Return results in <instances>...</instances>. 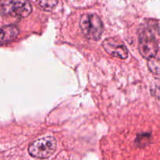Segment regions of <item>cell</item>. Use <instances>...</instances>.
I'll use <instances>...</instances> for the list:
<instances>
[{
    "mask_svg": "<svg viewBox=\"0 0 160 160\" xmlns=\"http://www.w3.org/2000/svg\"><path fill=\"white\" fill-rule=\"evenodd\" d=\"M135 142L139 146H145L147 145V143H148V142H149V134H139L137 137V138H136Z\"/></svg>",
    "mask_w": 160,
    "mask_h": 160,
    "instance_id": "9",
    "label": "cell"
},
{
    "mask_svg": "<svg viewBox=\"0 0 160 160\" xmlns=\"http://www.w3.org/2000/svg\"><path fill=\"white\" fill-rule=\"evenodd\" d=\"M148 69L153 73L159 74L160 73V58H156V56L148 59Z\"/></svg>",
    "mask_w": 160,
    "mask_h": 160,
    "instance_id": "8",
    "label": "cell"
},
{
    "mask_svg": "<svg viewBox=\"0 0 160 160\" xmlns=\"http://www.w3.org/2000/svg\"><path fill=\"white\" fill-rule=\"evenodd\" d=\"M80 28L84 37L89 40L98 41L104 31L101 18L97 14H84L80 19Z\"/></svg>",
    "mask_w": 160,
    "mask_h": 160,
    "instance_id": "2",
    "label": "cell"
},
{
    "mask_svg": "<svg viewBox=\"0 0 160 160\" xmlns=\"http://www.w3.org/2000/svg\"><path fill=\"white\" fill-rule=\"evenodd\" d=\"M102 47L105 51L110 56L126 59L128 57V49L120 40L115 38H109L103 41Z\"/></svg>",
    "mask_w": 160,
    "mask_h": 160,
    "instance_id": "5",
    "label": "cell"
},
{
    "mask_svg": "<svg viewBox=\"0 0 160 160\" xmlns=\"http://www.w3.org/2000/svg\"><path fill=\"white\" fill-rule=\"evenodd\" d=\"M32 11V6L28 0H6L1 3L2 15L6 14L14 18H25Z\"/></svg>",
    "mask_w": 160,
    "mask_h": 160,
    "instance_id": "4",
    "label": "cell"
},
{
    "mask_svg": "<svg viewBox=\"0 0 160 160\" xmlns=\"http://www.w3.org/2000/svg\"><path fill=\"white\" fill-rule=\"evenodd\" d=\"M38 5L45 11H51L58 3V0H36Z\"/></svg>",
    "mask_w": 160,
    "mask_h": 160,
    "instance_id": "7",
    "label": "cell"
},
{
    "mask_svg": "<svg viewBox=\"0 0 160 160\" xmlns=\"http://www.w3.org/2000/svg\"><path fill=\"white\" fill-rule=\"evenodd\" d=\"M56 140L52 136L41 138L31 144L28 152L32 157L38 159H47L56 150Z\"/></svg>",
    "mask_w": 160,
    "mask_h": 160,
    "instance_id": "3",
    "label": "cell"
},
{
    "mask_svg": "<svg viewBox=\"0 0 160 160\" xmlns=\"http://www.w3.org/2000/svg\"><path fill=\"white\" fill-rule=\"evenodd\" d=\"M20 33V30L16 25H7L2 28L0 40L2 44L14 40Z\"/></svg>",
    "mask_w": 160,
    "mask_h": 160,
    "instance_id": "6",
    "label": "cell"
},
{
    "mask_svg": "<svg viewBox=\"0 0 160 160\" xmlns=\"http://www.w3.org/2000/svg\"><path fill=\"white\" fill-rule=\"evenodd\" d=\"M139 52L144 58L152 59L156 56L159 50L156 30L149 27L144 28L139 33Z\"/></svg>",
    "mask_w": 160,
    "mask_h": 160,
    "instance_id": "1",
    "label": "cell"
}]
</instances>
